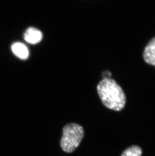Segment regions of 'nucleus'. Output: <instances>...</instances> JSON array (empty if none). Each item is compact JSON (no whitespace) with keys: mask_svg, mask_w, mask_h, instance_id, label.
I'll list each match as a JSON object with an SVG mask.
<instances>
[{"mask_svg":"<svg viewBox=\"0 0 155 156\" xmlns=\"http://www.w3.org/2000/svg\"><path fill=\"white\" fill-rule=\"evenodd\" d=\"M25 41L30 44H36L43 39V34L34 27H29L25 31L24 35Z\"/></svg>","mask_w":155,"mask_h":156,"instance_id":"3","label":"nucleus"},{"mask_svg":"<svg viewBox=\"0 0 155 156\" xmlns=\"http://www.w3.org/2000/svg\"><path fill=\"white\" fill-rule=\"evenodd\" d=\"M84 130L81 125L71 123L64 125L60 140V147L64 152L71 153L79 147L84 136Z\"/></svg>","mask_w":155,"mask_h":156,"instance_id":"2","label":"nucleus"},{"mask_svg":"<svg viewBox=\"0 0 155 156\" xmlns=\"http://www.w3.org/2000/svg\"><path fill=\"white\" fill-rule=\"evenodd\" d=\"M100 99L108 109L120 111L124 108L126 97L122 87L111 78H103L97 87Z\"/></svg>","mask_w":155,"mask_h":156,"instance_id":"1","label":"nucleus"},{"mask_svg":"<svg viewBox=\"0 0 155 156\" xmlns=\"http://www.w3.org/2000/svg\"><path fill=\"white\" fill-rule=\"evenodd\" d=\"M142 150L138 146H131L126 149L121 156H141Z\"/></svg>","mask_w":155,"mask_h":156,"instance_id":"6","label":"nucleus"},{"mask_svg":"<svg viewBox=\"0 0 155 156\" xmlns=\"http://www.w3.org/2000/svg\"><path fill=\"white\" fill-rule=\"evenodd\" d=\"M12 52L19 59L26 60L29 57V51L26 45L22 43H14L11 47Z\"/></svg>","mask_w":155,"mask_h":156,"instance_id":"5","label":"nucleus"},{"mask_svg":"<svg viewBox=\"0 0 155 156\" xmlns=\"http://www.w3.org/2000/svg\"><path fill=\"white\" fill-rule=\"evenodd\" d=\"M143 56L146 63L155 66V37L153 38L146 46Z\"/></svg>","mask_w":155,"mask_h":156,"instance_id":"4","label":"nucleus"},{"mask_svg":"<svg viewBox=\"0 0 155 156\" xmlns=\"http://www.w3.org/2000/svg\"><path fill=\"white\" fill-rule=\"evenodd\" d=\"M111 76V72L109 71H105L102 73V76L103 78H110Z\"/></svg>","mask_w":155,"mask_h":156,"instance_id":"7","label":"nucleus"}]
</instances>
